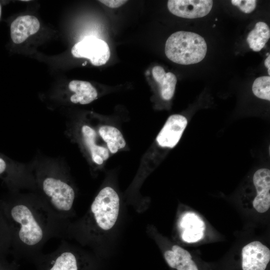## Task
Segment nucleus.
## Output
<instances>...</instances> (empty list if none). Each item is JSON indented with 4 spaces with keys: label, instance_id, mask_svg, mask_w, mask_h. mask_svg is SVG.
<instances>
[{
    "label": "nucleus",
    "instance_id": "1a4fd4ad",
    "mask_svg": "<svg viewBox=\"0 0 270 270\" xmlns=\"http://www.w3.org/2000/svg\"><path fill=\"white\" fill-rule=\"evenodd\" d=\"M253 182L257 192L252 202L254 208L259 212H264L270 207V170L267 168L256 170Z\"/></svg>",
    "mask_w": 270,
    "mask_h": 270
},
{
    "label": "nucleus",
    "instance_id": "b1692460",
    "mask_svg": "<svg viewBox=\"0 0 270 270\" xmlns=\"http://www.w3.org/2000/svg\"><path fill=\"white\" fill-rule=\"evenodd\" d=\"M264 64L268 68V74H270V56H268L267 58L264 60Z\"/></svg>",
    "mask_w": 270,
    "mask_h": 270
},
{
    "label": "nucleus",
    "instance_id": "a211bd4d",
    "mask_svg": "<svg viewBox=\"0 0 270 270\" xmlns=\"http://www.w3.org/2000/svg\"><path fill=\"white\" fill-rule=\"evenodd\" d=\"M176 82V76L173 73L169 72L166 73L158 82L160 88L161 96L164 100H168L172 98Z\"/></svg>",
    "mask_w": 270,
    "mask_h": 270
},
{
    "label": "nucleus",
    "instance_id": "f3484780",
    "mask_svg": "<svg viewBox=\"0 0 270 270\" xmlns=\"http://www.w3.org/2000/svg\"><path fill=\"white\" fill-rule=\"evenodd\" d=\"M12 235L8 222L0 209V260L11 250Z\"/></svg>",
    "mask_w": 270,
    "mask_h": 270
},
{
    "label": "nucleus",
    "instance_id": "4468645a",
    "mask_svg": "<svg viewBox=\"0 0 270 270\" xmlns=\"http://www.w3.org/2000/svg\"><path fill=\"white\" fill-rule=\"evenodd\" d=\"M84 141L90 150L92 160L98 164H102L109 157V152L106 148L96 143V133L90 126L84 125L82 128Z\"/></svg>",
    "mask_w": 270,
    "mask_h": 270
},
{
    "label": "nucleus",
    "instance_id": "393cba45",
    "mask_svg": "<svg viewBox=\"0 0 270 270\" xmlns=\"http://www.w3.org/2000/svg\"><path fill=\"white\" fill-rule=\"evenodd\" d=\"M2 5L0 4V19L2 16Z\"/></svg>",
    "mask_w": 270,
    "mask_h": 270
},
{
    "label": "nucleus",
    "instance_id": "412c9836",
    "mask_svg": "<svg viewBox=\"0 0 270 270\" xmlns=\"http://www.w3.org/2000/svg\"><path fill=\"white\" fill-rule=\"evenodd\" d=\"M166 72L160 66H155L152 70V74L154 80L158 83L164 78Z\"/></svg>",
    "mask_w": 270,
    "mask_h": 270
},
{
    "label": "nucleus",
    "instance_id": "f257e3e1",
    "mask_svg": "<svg viewBox=\"0 0 270 270\" xmlns=\"http://www.w3.org/2000/svg\"><path fill=\"white\" fill-rule=\"evenodd\" d=\"M10 230L12 252L38 256L50 238H64L69 221L58 218L40 198L14 196L0 200Z\"/></svg>",
    "mask_w": 270,
    "mask_h": 270
},
{
    "label": "nucleus",
    "instance_id": "7ed1b4c3",
    "mask_svg": "<svg viewBox=\"0 0 270 270\" xmlns=\"http://www.w3.org/2000/svg\"><path fill=\"white\" fill-rule=\"evenodd\" d=\"M40 198L60 219L68 221L72 214L75 192L63 178L47 176L42 178Z\"/></svg>",
    "mask_w": 270,
    "mask_h": 270
},
{
    "label": "nucleus",
    "instance_id": "dca6fc26",
    "mask_svg": "<svg viewBox=\"0 0 270 270\" xmlns=\"http://www.w3.org/2000/svg\"><path fill=\"white\" fill-rule=\"evenodd\" d=\"M99 134L112 154L116 153L126 146V142L122 134L114 126H103L100 128Z\"/></svg>",
    "mask_w": 270,
    "mask_h": 270
},
{
    "label": "nucleus",
    "instance_id": "ddd939ff",
    "mask_svg": "<svg viewBox=\"0 0 270 270\" xmlns=\"http://www.w3.org/2000/svg\"><path fill=\"white\" fill-rule=\"evenodd\" d=\"M68 88L74 92L70 98V101L74 104H88L98 96L96 89L88 82L73 80L69 82Z\"/></svg>",
    "mask_w": 270,
    "mask_h": 270
},
{
    "label": "nucleus",
    "instance_id": "423d86ee",
    "mask_svg": "<svg viewBox=\"0 0 270 270\" xmlns=\"http://www.w3.org/2000/svg\"><path fill=\"white\" fill-rule=\"evenodd\" d=\"M242 270H265L270 260V249L258 241L246 245L242 250Z\"/></svg>",
    "mask_w": 270,
    "mask_h": 270
},
{
    "label": "nucleus",
    "instance_id": "a878e982",
    "mask_svg": "<svg viewBox=\"0 0 270 270\" xmlns=\"http://www.w3.org/2000/svg\"><path fill=\"white\" fill-rule=\"evenodd\" d=\"M0 270H3L2 268L0 267Z\"/></svg>",
    "mask_w": 270,
    "mask_h": 270
},
{
    "label": "nucleus",
    "instance_id": "aec40b11",
    "mask_svg": "<svg viewBox=\"0 0 270 270\" xmlns=\"http://www.w3.org/2000/svg\"><path fill=\"white\" fill-rule=\"evenodd\" d=\"M232 4L238 6L241 11L248 14L250 13L256 7L255 0H232Z\"/></svg>",
    "mask_w": 270,
    "mask_h": 270
},
{
    "label": "nucleus",
    "instance_id": "f8f14e48",
    "mask_svg": "<svg viewBox=\"0 0 270 270\" xmlns=\"http://www.w3.org/2000/svg\"><path fill=\"white\" fill-rule=\"evenodd\" d=\"M168 265L177 270H198L196 263L192 260L190 253L185 249L174 245L171 250L164 254Z\"/></svg>",
    "mask_w": 270,
    "mask_h": 270
},
{
    "label": "nucleus",
    "instance_id": "4be33fe9",
    "mask_svg": "<svg viewBox=\"0 0 270 270\" xmlns=\"http://www.w3.org/2000/svg\"><path fill=\"white\" fill-rule=\"evenodd\" d=\"M100 2L110 8H117L126 4L128 0H100Z\"/></svg>",
    "mask_w": 270,
    "mask_h": 270
},
{
    "label": "nucleus",
    "instance_id": "6e6552de",
    "mask_svg": "<svg viewBox=\"0 0 270 270\" xmlns=\"http://www.w3.org/2000/svg\"><path fill=\"white\" fill-rule=\"evenodd\" d=\"M62 240L57 250L48 256L50 268L48 270H78L76 250Z\"/></svg>",
    "mask_w": 270,
    "mask_h": 270
},
{
    "label": "nucleus",
    "instance_id": "20e7f679",
    "mask_svg": "<svg viewBox=\"0 0 270 270\" xmlns=\"http://www.w3.org/2000/svg\"><path fill=\"white\" fill-rule=\"evenodd\" d=\"M71 53L75 58L89 60L95 66L106 64L110 54L108 44L94 36H86L75 44L72 48Z\"/></svg>",
    "mask_w": 270,
    "mask_h": 270
},
{
    "label": "nucleus",
    "instance_id": "9b49d317",
    "mask_svg": "<svg viewBox=\"0 0 270 270\" xmlns=\"http://www.w3.org/2000/svg\"><path fill=\"white\" fill-rule=\"evenodd\" d=\"M179 226L182 238L186 242H194L204 237L205 224L194 212H186L182 216Z\"/></svg>",
    "mask_w": 270,
    "mask_h": 270
},
{
    "label": "nucleus",
    "instance_id": "6ab92c4d",
    "mask_svg": "<svg viewBox=\"0 0 270 270\" xmlns=\"http://www.w3.org/2000/svg\"><path fill=\"white\" fill-rule=\"evenodd\" d=\"M254 94L261 99L270 100V77L264 76L256 78L252 84Z\"/></svg>",
    "mask_w": 270,
    "mask_h": 270
},
{
    "label": "nucleus",
    "instance_id": "9d476101",
    "mask_svg": "<svg viewBox=\"0 0 270 270\" xmlns=\"http://www.w3.org/2000/svg\"><path fill=\"white\" fill-rule=\"evenodd\" d=\"M40 28V22L37 18L32 15L17 17L10 26V36L15 44L24 42L28 38L36 34Z\"/></svg>",
    "mask_w": 270,
    "mask_h": 270
},
{
    "label": "nucleus",
    "instance_id": "f03ea898",
    "mask_svg": "<svg viewBox=\"0 0 270 270\" xmlns=\"http://www.w3.org/2000/svg\"><path fill=\"white\" fill-rule=\"evenodd\" d=\"M206 52L204 39L198 34L190 32L178 31L172 34L165 45L166 57L174 62L184 65L201 62Z\"/></svg>",
    "mask_w": 270,
    "mask_h": 270
},
{
    "label": "nucleus",
    "instance_id": "0eeeda50",
    "mask_svg": "<svg viewBox=\"0 0 270 270\" xmlns=\"http://www.w3.org/2000/svg\"><path fill=\"white\" fill-rule=\"evenodd\" d=\"M187 124L186 118L182 115L170 116L156 138L158 145L163 148H174L179 142Z\"/></svg>",
    "mask_w": 270,
    "mask_h": 270
},
{
    "label": "nucleus",
    "instance_id": "39448f33",
    "mask_svg": "<svg viewBox=\"0 0 270 270\" xmlns=\"http://www.w3.org/2000/svg\"><path fill=\"white\" fill-rule=\"evenodd\" d=\"M213 2L210 0H169L168 8L173 14L186 18H202L211 10Z\"/></svg>",
    "mask_w": 270,
    "mask_h": 270
},
{
    "label": "nucleus",
    "instance_id": "5701e85b",
    "mask_svg": "<svg viewBox=\"0 0 270 270\" xmlns=\"http://www.w3.org/2000/svg\"><path fill=\"white\" fill-rule=\"evenodd\" d=\"M8 166L6 161L0 158V176H4V174L7 172Z\"/></svg>",
    "mask_w": 270,
    "mask_h": 270
},
{
    "label": "nucleus",
    "instance_id": "2eb2a0df",
    "mask_svg": "<svg viewBox=\"0 0 270 270\" xmlns=\"http://www.w3.org/2000/svg\"><path fill=\"white\" fill-rule=\"evenodd\" d=\"M270 37V30L268 24L259 22L248 34L246 40L252 50L258 52L264 46Z\"/></svg>",
    "mask_w": 270,
    "mask_h": 270
}]
</instances>
